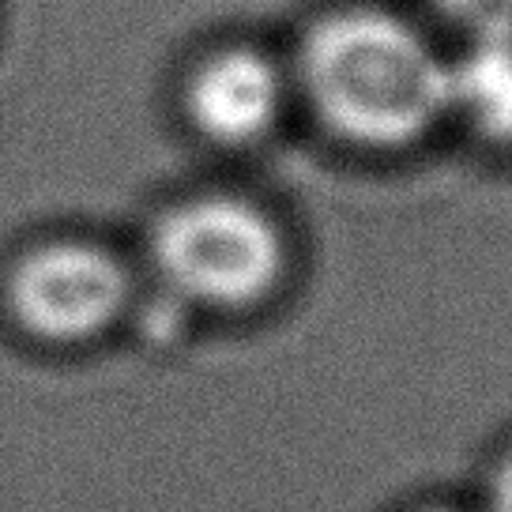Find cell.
I'll return each mask as SVG.
<instances>
[{"mask_svg":"<svg viewBox=\"0 0 512 512\" xmlns=\"http://www.w3.org/2000/svg\"><path fill=\"white\" fill-rule=\"evenodd\" d=\"M433 8L471 38L512 34V0H430Z\"/></svg>","mask_w":512,"mask_h":512,"instance_id":"6","label":"cell"},{"mask_svg":"<svg viewBox=\"0 0 512 512\" xmlns=\"http://www.w3.org/2000/svg\"><path fill=\"white\" fill-rule=\"evenodd\" d=\"M283 80L253 49H223L189 76L185 110L211 144L241 147L260 140L279 117Z\"/></svg>","mask_w":512,"mask_h":512,"instance_id":"4","label":"cell"},{"mask_svg":"<svg viewBox=\"0 0 512 512\" xmlns=\"http://www.w3.org/2000/svg\"><path fill=\"white\" fill-rule=\"evenodd\" d=\"M4 305L34 343L87 347L128 317L132 275L98 241L49 238L8 268Z\"/></svg>","mask_w":512,"mask_h":512,"instance_id":"3","label":"cell"},{"mask_svg":"<svg viewBox=\"0 0 512 512\" xmlns=\"http://www.w3.org/2000/svg\"><path fill=\"white\" fill-rule=\"evenodd\" d=\"M490 512H512V460L501 467V475H497V482H494Z\"/></svg>","mask_w":512,"mask_h":512,"instance_id":"7","label":"cell"},{"mask_svg":"<svg viewBox=\"0 0 512 512\" xmlns=\"http://www.w3.org/2000/svg\"><path fill=\"white\" fill-rule=\"evenodd\" d=\"M452 106L490 140L512 144V34L471 38L464 61L448 64Z\"/></svg>","mask_w":512,"mask_h":512,"instance_id":"5","label":"cell"},{"mask_svg":"<svg viewBox=\"0 0 512 512\" xmlns=\"http://www.w3.org/2000/svg\"><path fill=\"white\" fill-rule=\"evenodd\" d=\"M151 264L177 305L241 309L283 272V241L260 208L230 196L185 200L151 226Z\"/></svg>","mask_w":512,"mask_h":512,"instance_id":"2","label":"cell"},{"mask_svg":"<svg viewBox=\"0 0 512 512\" xmlns=\"http://www.w3.org/2000/svg\"><path fill=\"white\" fill-rule=\"evenodd\" d=\"M302 76L320 117L366 147L411 144L452 106L448 64L411 23L381 8L320 19L302 46Z\"/></svg>","mask_w":512,"mask_h":512,"instance_id":"1","label":"cell"}]
</instances>
